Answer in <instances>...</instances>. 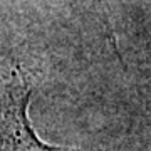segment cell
I'll return each instance as SVG.
<instances>
[{"label":"cell","mask_w":151,"mask_h":151,"mask_svg":"<svg viewBox=\"0 0 151 151\" xmlns=\"http://www.w3.org/2000/svg\"><path fill=\"white\" fill-rule=\"evenodd\" d=\"M32 81L15 62H0V151H77L49 145L29 119Z\"/></svg>","instance_id":"1"}]
</instances>
